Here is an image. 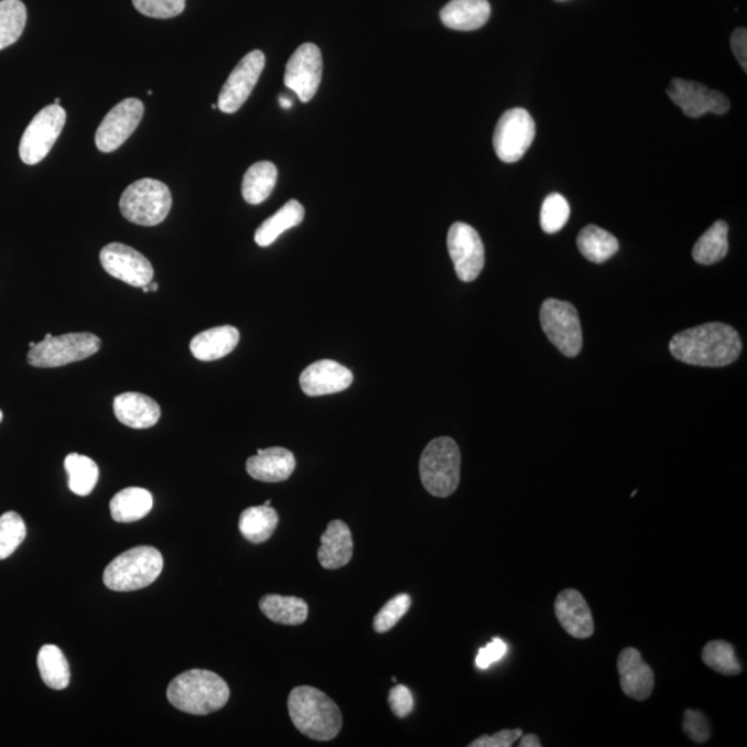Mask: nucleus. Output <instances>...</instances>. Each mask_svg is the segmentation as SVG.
<instances>
[{"label": "nucleus", "mask_w": 747, "mask_h": 747, "mask_svg": "<svg viewBox=\"0 0 747 747\" xmlns=\"http://www.w3.org/2000/svg\"><path fill=\"white\" fill-rule=\"evenodd\" d=\"M113 414L123 425L133 430H148L161 419L160 404L143 393L128 392L113 399Z\"/></svg>", "instance_id": "21"}, {"label": "nucleus", "mask_w": 747, "mask_h": 747, "mask_svg": "<svg viewBox=\"0 0 747 747\" xmlns=\"http://www.w3.org/2000/svg\"><path fill=\"white\" fill-rule=\"evenodd\" d=\"M2 420H3V413H2V410H0V422H2Z\"/></svg>", "instance_id": "49"}, {"label": "nucleus", "mask_w": 747, "mask_h": 747, "mask_svg": "<svg viewBox=\"0 0 747 747\" xmlns=\"http://www.w3.org/2000/svg\"><path fill=\"white\" fill-rule=\"evenodd\" d=\"M280 106L283 107L284 110H290L292 107V101L289 99V97L280 96Z\"/></svg>", "instance_id": "46"}, {"label": "nucleus", "mask_w": 747, "mask_h": 747, "mask_svg": "<svg viewBox=\"0 0 747 747\" xmlns=\"http://www.w3.org/2000/svg\"><path fill=\"white\" fill-rule=\"evenodd\" d=\"M139 13L151 19H173L186 9V0H132Z\"/></svg>", "instance_id": "39"}, {"label": "nucleus", "mask_w": 747, "mask_h": 747, "mask_svg": "<svg viewBox=\"0 0 747 747\" xmlns=\"http://www.w3.org/2000/svg\"><path fill=\"white\" fill-rule=\"evenodd\" d=\"M100 262L108 274L128 285L142 289L154 279L153 264L149 259L124 243H108L101 249Z\"/></svg>", "instance_id": "14"}, {"label": "nucleus", "mask_w": 747, "mask_h": 747, "mask_svg": "<svg viewBox=\"0 0 747 747\" xmlns=\"http://www.w3.org/2000/svg\"><path fill=\"white\" fill-rule=\"evenodd\" d=\"M26 538L24 519L9 511L0 517V561L7 560Z\"/></svg>", "instance_id": "36"}, {"label": "nucleus", "mask_w": 747, "mask_h": 747, "mask_svg": "<svg viewBox=\"0 0 747 747\" xmlns=\"http://www.w3.org/2000/svg\"><path fill=\"white\" fill-rule=\"evenodd\" d=\"M279 524V513L268 506L249 507L240 516L238 528L249 543L261 544L272 538Z\"/></svg>", "instance_id": "27"}, {"label": "nucleus", "mask_w": 747, "mask_h": 747, "mask_svg": "<svg viewBox=\"0 0 747 747\" xmlns=\"http://www.w3.org/2000/svg\"><path fill=\"white\" fill-rule=\"evenodd\" d=\"M144 116L143 102L139 99H127L118 102L107 113L96 132V145L101 153H112L132 137Z\"/></svg>", "instance_id": "13"}, {"label": "nucleus", "mask_w": 747, "mask_h": 747, "mask_svg": "<svg viewBox=\"0 0 747 747\" xmlns=\"http://www.w3.org/2000/svg\"><path fill=\"white\" fill-rule=\"evenodd\" d=\"M269 620L284 626H300L307 620L308 606L302 598L268 594L259 603Z\"/></svg>", "instance_id": "26"}, {"label": "nucleus", "mask_w": 747, "mask_h": 747, "mask_svg": "<svg viewBox=\"0 0 747 747\" xmlns=\"http://www.w3.org/2000/svg\"><path fill=\"white\" fill-rule=\"evenodd\" d=\"M151 510H153V496L142 487H127L117 492L110 502L111 517L119 523L140 521L148 517Z\"/></svg>", "instance_id": "25"}, {"label": "nucleus", "mask_w": 747, "mask_h": 747, "mask_svg": "<svg viewBox=\"0 0 747 747\" xmlns=\"http://www.w3.org/2000/svg\"><path fill=\"white\" fill-rule=\"evenodd\" d=\"M305 218V208L302 207L296 199H290L289 203L280 208L279 213L270 216L258 227L256 232V241L259 247H269L283 235L284 231L292 229V227L300 226Z\"/></svg>", "instance_id": "28"}, {"label": "nucleus", "mask_w": 747, "mask_h": 747, "mask_svg": "<svg viewBox=\"0 0 747 747\" xmlns=\"http://www.w3.org/2000/svg\"><path fill=\"white\" fill-rule=\"evenodd\" d=\"M670 354L690 366L725 367L740 356L739 334L723 323L685 329L670 340Z\"/></svg>", "instance_id": "1"}, {"label": "nucleus", "mask_w": 747, "mask_h": 747, "mask_svg": "<svg viewBox=\"0 0 747 747\" xmlns=\"http://www.w3.org/2000/svg\"><path fill=\"white\" fill-rule=\"evenodd\" d=\"M54 105H59V99H58V97H57L56 100H54Z\"/></svg>", "instance_id": "50"}, {"label": "nucleus", "mask_w": 747, "mask_h": 747, "mask_svg": "<svg viewBox=\"0 0 747 747\" xmlns=\"http://www.w3.org/2000/svg\"><path fill=\"white\" fill-rule=\"evenodd\" d=\"M240 343L236 327L220 326L199 333L192 339L191 350L197 360L214 361L230 355Z\"/></svg>", "instance_id": "24"}, {"label": "nucleus", "mask_w": 747, "mask_h": 747, "mask_svg": "<svg viewBox=\"0 0 747 747\" xmlns=\"http://www.w3.org/2000/svg\"><path fill=\"white\" fill-rule=\"evenodd\" d=\"M447 248L458 279L470 283L485 268V247L473 226L457 221L447 235Z\"/></svg>", "instance_id": "11"}, {"label": "nucleus", "mask_w": 747, "mask_h": 747, "mask_svg": "<svg viewBox=\"0 0 747 747\" xmlns=\"http://www.w3.org/2000/svg\"><path fill=\"white\" fill-rule=\"evenodd\" d=\"M557 2H562V0H557Z\"/></svg>", "instance_id": "51"}, {"label": "nucleus", "mask_w": 747, "mask_h": 747, "mask_svg": "<svg viewBox=\"0 0 747 747\" xmlns=\"http://www.w3.org/2000/svg\"><path fill=\"white\" fill-rule=\"evenodd\" d=\"M535 137V123L524 108H512L498 119L492 145L502 162L512 164L522 159Z\"/></svg>", "instance_id": "10"}, {"label": "nucleus", "mask_w": 747, "mask_h": 747, "mask_svg": "<svg viewBox=\"0 0 747 747\" xmlns=\"http://www.w3.org/2000/svg\"><path fill=\"white\" fill-rule=\"evenodd\" d=\"M289 713L295 728L311 739L332 740L343 728V714L337 703L315 686L301 685L292 690Z\"/></svg>", "instance_id": "2"}, {"label": "nucleus", "mask_w": 747, "mask_h": 747, "mask_svg": "<svg viewBox=\"0 0 747 747\" xmlns=\"http://www.w3.org/2000/svg\"><path fill=\"white\" fill-rule=\"evenodd\" d=\"M26 24V8L21 0L0 2V51L14 45L23 35Z\"/></svg>", "instance_id": "34"}, {"label": "nucleus", "mask_w": 747, "mask_h": 747, "mask_svg": "<svg viewBox=\"0 0 747 747\" xmlns=\"http://www.w3.org/2000/svg\"><path fill=\"white\" fill-rule=\"evenodd\" d=\"M323 57L321 48L313 43H305L296 48L286 63L284 84L294 91L302 102L315 97L322 83Z\"/></svg>", "instance_id": "12"}, {"label": "nucleus", "mask_w": 747, "mask_h": 747, "mask_svg": "<svg viewBox=\"0 0 747 747\" xmlns=\"http://www.w3.org/2000/svg\"><path fill=\"white\" fill-rule=\"evenodd\" d=\"M420 476L425 490L445 498L457 490L462 478V453L452 437H436L422 452Z\"/></svg>", "instance_id": "5"}, {"label": "nucleus", "mask_w": 747, "mask_h": 747, "mask_svg": "<svg viewBox=\"0 0 747 747\" xmlns=\"http://www.w3.org/2000/svg\"><path fill=\"white\" fill-rule=\"evenodd\" d=\"M668 95L675 106L690 118H701L707 112L725 113L729 110L728 97L722 91L692 80L675 78L671 80Z\"/></svg>", "instance_id": "16"}, {"label": "nucleus", "mask_w": 747, "mask_h": 747, "mask_svg": "<svg viewBox=\"0 0 747 747\" xmlns=\"http://www.w3.org/2000/svg\"><path fill=\"white\" fill-rule=\"evenodd\" d=\"M167 701L177 711L208 716L229 702L230 689L220 675L209 670H188L172 680L166 691Z\"/></svg>", "instance_id": "3"}, {"label": "nucleus", "mask_w": 747, "mask_h": 747, "mask_svg": "<svg viewBox=\"0 0 747 747\" xmlns=\"http://www.w3.org/2000/svg\"><path fill=\"white\" fill-rule=\"evenodd\" d=\"M728 248V225L718 220L696 241L692 257L697 263L714 264L727 257Z\"/></svg>", "instance_id": "32"}, {"label": "nucleus", "mask_w": 747, "mask_h": 747, "mask_svg": "<svg viewBox=\"0 0 747 747\" xmlns=\"http://www.w3.org/2000/svg\"><path fill=\"white\" fill-rule=\"evenodd\" d=\"M278 167L272 162L253 164L242 178V197L248 204L259 205L270 197L278 183Z\"/></svg>", "instance_id": "29"}, {"label": "nucleus", "mask_w": 747, "mask_h": 747, "mask_svg": "<svg viewBox=\"0 0 747 747\" xmlns=\"http://www.w3.org/2000/svg\"><path fill=\"white\" fill-rule=\"evenodd\" d=\"M507 649L508 647L505 641L495 638V640L487 643L485 648L479 649L478 657L475 659V664L481 670L489 669L491 664H495L498 660L505 658Z\"/></svg>", "instance_id": "43"}, {"label": "nucleus", "mask_w": 747, "mask_h": 747, "mask_svg": "<svg viewBox=\"0 0 747 747\" xmlns=\"http://www.w3.org/2000/svg\"><path fill=\"white\" fill-rule=\"evenodd\" d=\"M389 706L398 718H405L414 711V697L408 686L394 685L388 695Z\"/></svg>", "instance_id": "41"}, {"label": "nucleus", "mask_w": 747, "mask_h": 747, "mask_svg": "<svg viewBox=\"0 0 747 747\" xmlns=\"http://www.w3.org/2000/svg\"><path fill=\"white\" fill-rule=\"evenodd\" d=\"M67 121L62 106H46L36 113L21 138L19 153L26 165H36L51 153Z\"/></svg>", "instance_id": "9"}, {"label": "nucleus", "mask_w": 747, "mask_h": 747, "mask_svg": "<svg viewBox=\"0 0 747 747\" xmlns=\"http://www.w3.org/2000/svg\"><path fill=\"white\" fill-rule=\"evenodd\" d=\"M519 739H521V741H519V746L521 747H541V740L538 735H524Z\"/></svg>", "instance_id": "45"}, {"label": "nucleus", "mask_w": 747, "mask_h": 747, "mask_svg": "<svg viewBox=\"0 0 747 747\" xmlns=\"http://www.w3.org/2000/svg\"><path fill=\"white\" fill-rule=\"evenodd\" d=\"M296 459L284 447H270L258 451L257 456L247 459V473L251 478L264 484H279L294 474Z\"/></svg>", "instance_id": "20"}, {"label": "nucleus", "mask_w": 747, "mask_h": 747, "mask_svg": "<svg viewBox=\"0 0 747 747\" xmlns=\"http://www.w3.org/2000/svg\"><path fill=\"white\" fill-rule=\"evenodd\" d=\"M490 13L487 0H451L442 9L441 20L451 30L475 31L489 21Z\"/></svg>", "instance_id": "23"}, {"label": "nucleus", "mask_w": 747, "mask_h": 747, "mask_svg": "<svg viewBox=\"0 0 747 747\" xmlns=\"http://www.w3.org/2000/svg\"><path fill=\"white\" fill-rule=\"evenodd\" d=\"M162 570L164 557L159 550L150 545L134 546L110 562L102 582L112 592H137L153 584Z\"/></svg>", "instance_id": "4"}, {"label": "nucleus", "mask_w": 747, "mask_h": 747, "mask_svg": "<svg viewBox=\"0 0 747 747\" xmlns=\"http://www.w3.org/2000/svg\"><path fill=\"white\" fill-rule=\"evenodd\" d=\"M410 606L411 597L409 594H398L397 597L388 600L376 617H374V631H377L378 635H383V632L392 630L400 619L408 614Z\"/></svg>", "instance_id": "38"}, {"label": "nucleus", "mask_w": 747, "mask_h": 747, "mask_svg": "<svg viewBox=\"0 0 747 747\" xmlns=\"http://www.w3.org/2000/svg\"><path fill=\"white\" fill-rule=\"evenodd\" d=\"M570 216L571 207L567 199L561 196V194L552 193L541 205V229L549 232V235H554V232L564 229L567 220H570Z\"/></svg>", "instance_id": "37"}, {"label": "nucleus", "mask_w": 747, "mask_h": 747, "mask_svg": "<svg viewBox=\"0 0 747 747\" xmlns=\"http://www.w3.org/2000/svg\"><path fill=\"white\" fill-rule=\"evenodd\" d=\"M730 46H733V52L735 57L738 58V62L741 68L747 69V31L746 29H738L734 31L733 36H730Z\"/></svg>", "instance_id": "44"}, {"label": "nucleus", "mask_w": 747, "mask_h": 747, "mask_svg": "<svg viewBox=\"0 0 747 747\" xmlns=\"http://www.w3.org/2000/svg\"><path fill=\"white\" fill-rule=\"evenodd\" d=\"M684 733L696 744H705L711 738V724L702 712L685 711L684 713Z\"/></svg>", "instance_id": "40"}, {"label": "nucleus", "mask_w": 747, "mask_h": 747, "mask_svg": "<svg viewBox=\"0 0 747 747\" xmlns=\"http://www.w3.org/2000/svg\"><path fill=\"white\" fill-rule=\"evenodd\" d=\"M64 468L68 475L69 490L75 495L85 497L94 491L97 480H99V467L94 459L83 456V454L72 453L64 462Z\"/></svg>", "instance_id": "33"}, {"label": "nucleus", "mask_w": 747, "mask_h": 747, "mask_svg": "<svg viewBox=\"0 0 747 747\" xmlns=\"http://www.w3.org/2000/svg\"><path fill=\"white\" fill-rule=\"evenodd\" d=\"M172 194L165 183L142 178L131 184L119 199L123 218L140 226H156L170 215Z\"/></svg>", "instance_id": "6"}, {"label": "nucleus", "mask_w": 747, "mask_h": 747, "mask_svg": "<svg viewBox=\"0 0 747 747\" xmlns=\"http://www.w3.org/2000/svg\"><path fill=\"white\" fill-rule=\"evenodd\" d=\"M523 735L522 729H502L470 741L469 747H511Z\"/></svg>", "instance_id": "42"}, {"label": "nucleus", "mask_w": 747, "mask_h": 747, "mask_svg": "<svg viewBox=\"0 0 747 747\" xmlns=\"http://www.w3.org/2000/svg\"><path fill=\"white\" fill-rule=\"evenodd\" d=\"M540 323L546 338L562 355L575 357L581 354L582 324L572 303L550 297L541 305Z\"/></svg>", "instance_id": "8"}, {"label": "nucleus", "mask_w": 747, "mask_h": 747, "mask_svg": "<svg viewBox=\"0 0 747 747\" xmlns=\"http://www.w3.org/2000/svg\"><path fill=\"white\" fill-rule=\"evenodd\" d=\"M617 671H619L620 675L621 690L631 700L642 702L652 695L654 686L653 671L643 662L638 649H622L619 658H617Z\"/></svg>", "instance_id": "18"}, {"label": "nucleus", "mask_w": 747, "mask_h": 747, "mask_svg": "<svg viewBox=\"0 0 747 747\" xmlns=\"http://www.w3.org/2000/svg\"><path fill=\"white\" fill-rule=\"evenodd\" d=\"M37 669L43 682L52 690H66L72 680L68 660L62 649L51 643L43 646L37 653Z\"/></svg>", "instance_id": "31"}, {"label": "nucleus", "mask_w": 747, "mask_h": 747, "mask_svg": "<svg viewBox=\"0 0 747 747\" xmlns=\"http://www.w3.org/2000/svg\"><path fill=\"white\" fill-rule=\"evenodd\" d=\"M270 505H272V501H270V500H268L267 502H264V506L270 507Z\"/></svg>", "instance_id": "48"}, {"label": "nucleus", "mask_w": 747, "mask_h": 747, "mask_svg": "<svg viewBox=\"0 0 747 747\" xmlns=\"http://www.w3.org/2000/svg\"><path fill=\"white\" fill-rule=\"evenodd\" d=\"M577 247L587 261L604 263L619 251V241L609 231L595 225H588L578 235Z\"/></svg>", "instance_id": "30"}, {"label": "nucleus", "mask_w": 747, "mask_h": 747, "mask_svg": "<svg viewBox=\"0 0 747 747\" xmlns=\"http://www.w3.org/2000/svg\"><path fill=\"white\" fill-rule=\"evenodd\" d=\"M555 615L562 629L577 640H587L594 635V619L592 609L577 589L567 588L557 595Z\"/></svg>", "instance_id": "19"}, {"label": "nucleus", "mask_w": 747, "mask_h": 747, "mask_svg": "<svg viewBox=\"0 0 747 747\" xmlns=\"http://www.w3.org/2000/svg\"><path fill=\"white\" fill-rule=\"evenodd\" d=\"M149 290H150V292L159 291V284L153 283V281H151V283L149 284Z\"/></svg>", "instance_id": "47"}, {"label": "nucleus", "mask_w": 747, "mask_h": 747, "mask_svg": "<svg viewBox=\"0 0 747 747\" xmlns=\"http://www.w3.org/2000/svg\"><path fill=\"white\" fill-rule=\"evenodd\" d=\"M354 382V374L348 367L334 360H318L303 370L300 383L303 393L316 398L339 393Z\"/></svg>", "instance_id": "17"}, {"label": "nucleus", "mask_w": 747, "mask_h": 747, "mask_svg": "<svg viewBox=\"0 0 747 747\" xmlns=\"http://www.w3.org/2000/svg\"><path fill=\"white\" fill-rule=\"evenodd\" d=\"M702 660L707 668L717 671L724 675H738L741 673V665L736 659L735 649L729 642L714 640L707 642L702 651Z\"/></svg>", "instance_id": "35"}, {"label": "nucleus", "mask_w": 747, "mask_h": 747, "mask_svg": "<svg viewBox=\"0 0 747 747\" xmlns=\"http://www.w3.org/2000/svg\"><path fill=\"white\" fill-rule=\"evenodd\" d=\"M322 545L317 551L318 562L324 570H340L349 564L354 557V538L344 521L335 519L328 523L326 532L322 535Z\"/></svg>", "instance_id": "22"}, {"label": "nucleus", "mask_w": 747, "mask_h": 747, "mask_svg": "<svg viewBox=\"0 0 747 747\" xmlns=\"http://www.w3.org/2000/svg\"><path fill=\"white\" fill-rule=\"evenodd\" d=\"M101 340L91 333H72L53 337L46 334L41 343L29 351V365L37 368H54L88 359L99 351Z\"/></svg>", "instance_id": "7"}, {"label": "nucleus", "mask_w": 747, "mask_h": 747, "mask_svg": "<svg viewBox=\"0 0 747 747\" xmlns=\"http://www.w3.org/2000/svg\"><path fill=\"white\" fill-rule=\"evenodd\" d=\"M264 64L267 58L261 51L248 53L237 64L219 94L218 108L221 112L235 113L240 110L261 78Z\"/></svg>", "instance_id": "15"}]
</instances>
